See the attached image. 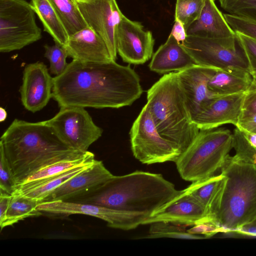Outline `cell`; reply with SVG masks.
<instances>
[{
	"label": "cell",
	"instance_id": "ab89813d",
	"mask_svg": "<svg viewBox=\"0 0 256 256\" xmlns=\"http://www.w3.org/2000/svg\"><path fill=\"white\" fill-rule=\"evenodd\" d=\"M12 196L0 192V224L5 219Z\"/></svg>",
	"mask_w": 256,
	"mask_h": 256
},
{
	"label": "cell",
	"instance_id": "ffe728a7",
	"mask_svg": "<svg viewBox=\"0 0 256 256\" xmlns=\"http://www.w3.org/2000/svg\"><path fill=\"white\" fill-rule=\"evenodd\" d=\"M195 64L180 42L170 34L166 42L153 54L149 68L152 72L164 74L181 71Z\"/></svg>",
	"mask_w": 256,
	"mask_h": 256
},
{
	"label": "cell",
	"instance_id": "5bb4252c",
	"mask_svg": "<svg viewBox=\"0 0 256 256\" xmlns=\"http://www.w3.org/2000/svg\"><path fill=\"white\" fill-rule=\"evenodd\" d=\"M113 176L102 161L95 160L87 168L54 190L41 202H74L92 193Z\"/></svg>",
	"mask_w": 256,
	"mask_h": 256
},
{
	"label": "cell",
	"instance_id": "60d3db41",
	"mask_svg": "<svg viewBox=\"0 0 256 256\" xmlns=\"http://www.w3.org/2000/svg\"><path fill=\"white\" fill-rule=\"evenodd\" d=\"M234 232L248 236H256V218L239 228Z\"/></svg>",
	"mask_w": 256,
	"mask_h": 256
},
{
	"label": "cell",
	"instance_id": "44dd1931",
	"mask_svg": "<svg viewBox=\"0 0 256 256\" xmlns=\"http://www.w3.org/2000/svg\"><path fill=\"white\" fill-rule=\"evenodd\" d=\"M187 36L222 38L236 35L218 9L214 0H204L199 17L186 29Z\"/></svg>",
	"mask_w": 256,
	"mask_h": 256
},
{
	"label": "cell",
	"instance_id": "836d02e7",
	"mask_svg": "<svg viewBox=\"0 0 256 256\" xmlns=\"http://www.w3.org/2000/svg\"><path fill=\"white\" fill-rule=\"evenodd\" d=\"M187 232L190 234L202 235L206 238L211 237L218 232H226L218 222L213 218L206 216L196 222Z\"/></svg>",
	"mask_w": 256,
	"mask_h": 256
},
{
	"label": "cell",
	"instance_id": "2e32d148",
	"mask_svg": "<svg viewBox=\"0 0 256 256\" xmlns=\"http://www.w3.org/2000/svg\"><path fill=\"white\" fill-rule=\"evenodd\" d=\"M216 70L195 64L177 72L192 120L214 98L218 97L214 96L208 88L209 80Z\"/></svg>",
	"mask_w": 256,
	"mask_h": 256
},
{
	"label": "cell",
	"instance_id": "30bf717a",
	"mask_svg": "<svg viewBox=\"0 0 256 256\" xmlns=\"http://www.w3.org/2000/svg\"><path fill=\"white\" fill-rule=\"evenodd\" d=\"M60 140L68 146L82 152L102 135V129L96 126L84 108L66 106L46 120Z\"/></svg>",
	"mask_w": 256,
	"mask_h": 256
},
{
	"label": "cell",
	"instance_id": "1f68e13d",
	"mask_svg": "<svg viewBox=\"0 0 256 256\" xmlns=\"http://www.w3.org/2000/svg\"><path fill=\"white\" fill-rule=\"evenodd\" d=\"M44 48V56L50 64V72L56 76L62 74L68 64L66 58L68 56L66 49L57 43L52 46L45 44Z\"/></svg>",
	"mask_w": 256,
	"mask_h": 256
},
{
	"label": "cell",
	"instance_id": "6da1fadb",
	"mask_svg": "<svg viewBox=\"0 0 256 256\" xmlns=\"http://www.w3.org/2000/svg\"><path fill=\"white\" fill-rule=\"evenodd\" d=\"M143 90L138 74L116 60H72L53 78L52 98L61 107L118 108L130 106Z\"/></svg>",
	"mask_w": 256,
	"mask_h": 256
},
{
	"label": "cell",
	"instance_id": "7a4b0ae2",
	"mask_svg": "<svg viewBox=\"0 0 256 256\" xmlns=\"http://www.w3.org/2000/svg\"><path fill=\"white\" fill-rule=\"evenodd\" d=\"M0 144L12 169L17 187L48 165L82 156L88 152H82L68 146L46 120L32 122L15 118L1 136Z\"/></svg>",
	"mask_w": 256,
	"mask_h": 256
},
{
	"label": "cell",
	"instance_id": "4fadbf2b",
	"mask_svg": "<svg viewBox=\"0 0 256 256\" xmlns=\"http://www.w3.org/2000/svg\"><path fill=\"white\" fill-rule=\"evenodd\" d=\"M117 52L129 64H144L152 58L154 44L152 32L146 30L142 23L122 15L116 29Z\"/></svg>",
	"mask_w": 256,
	"mask_h": 256
},
{
	"label": "cell",
	"instance_id": "4316f807",
	"mask_svg": "<svg viewBox=\"0 0 256 256\" xmlns=\"http://www.w3.org/2000/svg\"><path fill=\"white\" fill-rule=\"evenodd\" d=\"M62 22L68 36L88 27L76 0H48Z\"/></svg>",
	"mask_w": 256,
	"mask_h": 256
},
{
	"label": "cell",
	"instance_id": "b9f144b4",
	"mask_svg": "<svg viewBox=\"0 0 256 256\" xmlns=\"http://www.w3.org/2000/svg\"><path fill=\"white\" fill-rule=\"evenodd\" d=\"M242 132L250 145L254 148H256V133L244 132Z\"/></svg>",
	"mask_w": 256,
	"mask_h": 256
},
{
	"label": "cell",
	"instance_id": "d6a6232c",
	"mask_svg": "<svg viewBox=\"0 0 256 256\" xmlns=\"http://www.w3.org/2000/svg\"><path fill=\"white\" fill-rule=\"evenodd\" d=\"M16 188L12 169L0 144V192L12 195Z\"/></svg>",
	"mask_w": 256,
	"mask_h": 256
},
{
	"label": "cell",
	"instance_id": "9c48e42d",
	"mask_svg": "<svg viewBox=\"0 0 256 256\" xmlns=\"http://www.w3.org/2000/svg\"><path fill=\"white\" fill-rule=\"evenodd\" d=\"M180 44L196 64L215 69L236 68L249 71L236 34L222 38L187 36Z\"/></svg>",
	"mask_w": 256,
	"mask_h": 256
},
{
	"label": "cell",
	"instance_id": "603a6c76",
	"mask_svg": "<svg viewBox=\"0 0 256 256\" xmlns=\"http://www.w3.org/2000/svg\"><path fill=\"white\" fill-rule=\"evenodd\" d=\"M225 182L226 177L221 172L218 175L192 182L186 188L189 193L204 208L207 216L216 220Z\"/></svg>",
	"mask_w": 256,
	"mask_h": 256
},
{
	"label": "cell",
	"instance_id": "f35d334b",
	"mask_svg": "<svg viewBox=\"0 0 256 256\" xmlns=\"http://www.w3.org/2000/svg\"><path fill=\"white\" fill-rule=\"evenodd\" d=\"M170 34L180 43L184 42L187 36L186 28L182 23L178 20L174 18V23Z\"/></svg>",
	"mask_w": 256,
	"mask_h": 256
},
{
	"label": "cell",
	"instance_id": "52a82bcc",
	"mask_svg": "<svg viewBox=\"0 0 256 256\" xmlns=\"http://www.w3.org/2000/svg\"><path fill=\"white\" fill-rule=\"evenodd\" d=\"M36 13L26 0H0V52L20 50L42 37Z\"/></svg>",
	"mask_w": 256,
	"mask_h": 256
},
{
	"label": "cell",
	"instance_id": "7c38bea8",
	"mask_svg": "<svg viewBox=\"0 0 256 256\" xmlns=\"http://www.w3.org/2000/svg\"><path fill=\"white\" fill-rule=\"evenodd\" d=\"M88 26L104 42L113 60L117 58L116 29L123 14L116 0H76Z\"/></svg>",
	"mask_w": 256,
	"mask_h": 256
},
{
	"label": "cell",
	"instance_id": "8992f818",
	"mask_svg": "<svg viewBox=\"0 0 256 256\" xmlns=\"http://www.w3.org/2000/svg\"><path fill=\"white\" fill-rule=\"evenodd\" d=\"M233 148L232 134L226 128L201 130L175 162L181 178L192 182L214 175Z\"/></svg>",
	"mask_w": 256,
	"mask_h": 256
},
{
	"label": "cell",
	"instance_id": "5b68a950",
	"mask_svg": "<svg viewBox=\"0 0 256 256\" xmlns=\"http://www.w3.org/2000/svg\"><path fill=\"white\" fill-rule=\"evenodd\" d=\"M226 182L216 220L226 233L256 218V166L236 154L220 168Z\"/></svg>",
	"mask_w": 256,
	"mask_h": 256
},
{
	"label": "cell",
	"instance_id": "4dcf8cb0",
	"mask_svg": "<svg viewBox=\"0 0 256 256\" xmlns=\"http://www.w3.org/2000/svg\"><path fill=\"white\" fill-rule=\"evenodd\" d=\"M228 14L256 22V0H218Z\"/></svg>",
	"mask_w": 256,
	"mask_h": 256
},
{
	"label": "cell",
	"instance_id": "ba28073f",
	"mask_svg": "<svg viewBox=\"0 0 256 256\" xmlns=\"http://www.w3.org/2000/svg\"><path fill=\"white\" fill-rule=\"evenodd\" d=\"M130 136L133 155L144 164L175 162L180 155L158 132L147 104L133 122Z\"/></svg>",
	"mask_w": 256,
	"mask_h": 256
},
{
	"label": "cell",
	"instance_id": "ac0fdd59",
	"mask_svg": "<svg viewBox=\"0 0 256 256\" xmlns=\"http://www.w3.org/2000/svg\"><path fill=\"white\" fill-rule=\"evenodd\" d=\"M244 93L216 97L194 118V122L200 130L216 128L226 124L236 126L241 114Z\"/></svg>",
	"mask_w": 256,
	"mask_h": 256
},
{
	"label": "cell",
	"instance_id": "8fae6325",
	"mask_svg": "<svg viewBox=\"0 0 256 256\" xmlns=\"http://www.w3.org/2000/svg\"><path fill=\"white\" fill-rule=\"evenodd\" d=\"M36 209L42 213L62 215L82 214L92 216L106 222L109 227L124 230L134 229L142 225L148 218L140 214L95 204L62 200L41 202L37 205Z\"/></svg>",
	"mask_w": 256,
	"mask_h": 256
},
{
	"label": "cell",
	"instance_id": "277c9868",
	"mask_svg": "<svg viewBox=\"0 0 256 256\" xmlns=\"http://www.w3.org/2000/svg\"><path fill=\"white\" fill-rule=\"evenodd\" d=\"M159 133L182 154L200 129L192 120L177 72L164 74L147 92V103Z\"/></svg>",
	"mask_w": 256,
	"mask_h": 256
},
{
	"label": "cell",
	"instance_id": "e0dca14e",
	"mask_svg": "<svg viewBox=\"0 0 256 256\" xmlns=\"http://www.w3.org/2000/svg\"><path fill=\"white\" fill-rule=\"evenodd\" d=\"M206 216L204 208L186 188L180 190L172 200L148 218L142 225L164 222L184 226H194L196 221Z\"/></svg>",
	"mask_w": 256,
	"mask_h": 256
},
{
	"label": "cell",
	"instance_id": "484cf974",
	"mask_svg": "<svg viewBox=\"0 0 256 256\" xmlns=\"http://www.w3.org/2000/svg\"><path fill=\"white\" fill-rule=\"evenodd\" d=\"M38 204V202L25 196L12 195L5 219L0 224V230L26 218L42 215V212L36 209Z\"/></svg>",
	"mask_w": 256,
	"mask_h": 256
},
{
	"label": "cell",
	"instance_id": "9a60e30c",
	"mask_svg": "<svg viewBox=\"0 0 256 256\" xmlns=\"http://www.w3.org/2000/svg\"><path fill=\"white\" fill-rule=\"evenodd\" d=\"M52 86L53 78L44 62L26 64L20 89L23 106L33 113L42 110L52 98Z\"/></svg>",
	"mask_w": 256,
	"mask_h": 256
},
{
	"label": "cell",
	"instance_id": "3957f363",
	"mask_svg": "<svg viewBox=\"0 0 256 256\" xmlns=\"http://www.w3.org/2000/svg\"><path fill=\"white\" fill-rule=\"evenodd\" d=\"M180 192L161 174L136 170L113 176L104 184L75 202L89 204L150 217Z\"/></svg>",
	"mask_w": 256,
	"mask_h": 256
},
{
	"label": "cell",
	"instance_id": "d4e9b609",
	"mask_svg": "<svg viewBox=\"0 0 256 256\" xmlns=\"http://www.w3.org/2000/svg\"><path fill=\"white\" fill-rule=\"evenodd\" d=\"M42 23L44 30L55 43L64 46L69 36L58 15L48 0H30V2Z\"/></svg>",
	"mask_w": 256,
	"mask_h": 256
},
{
	"label": "cell",
	"instance_id": "7402d4cb",
	"mask_svg": "<svg viewBox=\"0 0 256 256\" xmlns=\"http://www.w3.org/2000/svg\"><path fill=\"white\" fill-rule=\"evenodd\" d=\"M252 81L248 70L236 68L217 69L209 80L208 88L214 96L244 93Z\"/></svg>",
	"mask_w": 256,
	"mask_h": 256
},
{
	"label": "cell",
	"instance_id": "e575fe53",
	"mask_svg": "<svg viewBox=\"0 0 256 256\" xmlns=\"http://www.w3.org/2000/svg\"><path fill=\"white\" fill-rule=\"evenodd\" d=\"M247 60L252 78H256V40L235 32Z\"/></svg>",
	"mask_w": 256,
	"mask_h": 256
},
{
	"label": "cell",
	"instance_id": "f1b7e54d",
	"mask_svg": "<svg viewBox=\"0 0 256 256\" xmlns=\"http://www.w3.org/2000/svg\"><path fill=\"white\" fill-rule=\"evenodd\" d=\"M168 238L188 240L205 238L200 235L190 234L184 230L183 225L170 222H156L150 224L148 234L144 238Z\"/></svg>",
	"mask_w": 256,
	"mask_h": 256
},
{
	"label": "cell",
	"instance_id": "f546056e",
	"mask_svg": "<svg viewBox=\"0 0 256 256\" xmlns=\"http://www.w3.org/2000/svg\"><path fill=\"white\" fill-rule=\"evenodd\" d=\"M204 0H176L174 18L184 24L186 30L200 16Z\"/></svg>",
	"mask_w": 256,
	"mask_h": 256
},
{
	"label": "cell",
	"instance_id": "74e56055",
	"mask_svg": "<svg viewBox=\"0 0 256 256\" xmlns=\"http://www.w3.org/2000/svg\"><path fill=\"white\" fill-rule=\"evenodd\" d=\"M236 127L242 132L256 133V113L240 118Z\"/></svg>",
	"mask_w": 256,
	"mask_h": 256
},
{
	"label": "cell",
	"instance_id": "d6986e66",
	"mask_svg": "<svg viewBox=\"0 0 256 256\" xmlns=\"http://www.w3.org/2000/svg\"><path fill=\"white\" fill-rule=\"evenodd\" d=\"M63 46L74 60L92 62L114 60L104 42L89 27L70 36Z\"/></svg>",
	"mask_w": 256,
	"mask_h": 256
},
{
	"label": "cell",
	"instance_id": "d590c367",
	"mask_svg": "<svg viewBox=\"0 0 256 256\" xmlns=\"http://www.w3.org/2000/svg\"><path fill=\"white\" fill-rule=\"evenodd\" d=\"M224 16L231 28L234 32L256 40V22L234 16L228 14Z\"/></svg>",
	"mask_w": 256,
	"mask_h": 256
},
{
	"label": "cell",
	"instance_id": "cb8c5ba5",
	"mask_svg": "<svg viewBox=\"0 0 256 256\" xmlns=\"http://www.w3.org/2000/svg\"><path fill=\"white\" fill-rule=\"evenodd\" d=\"M94 160L78 166L57 175L22 184L17 187L13 194L25 196L40 203L52 191L72 176L87 168Z\"/></svg>",
	"mask_w": 256,
	"mask_h": 256
},
{
	"label": "cell",
	"instance_id": "8d00e7d4",
	"mask_svg": "<svg viewBox=\"0 0 256 256\" xmlns=\"http://www.w3.org/2000/svg\"><path fill=\"white\" fill-rule=\"evenodd\" d=\"M256 113V78L252 81L244 93L242 112L240 118Z\"/></svg>",
	"mask_w": 256,
	"mask_h": 256
},
{
	"label": "cell",
	"instance_id": "83f0119b",
	"mask_svg": "<svg viewBox=\"0 0 256 256\" xmlns=\"http://www.w3.org/2000/svg\"><path fill=\"white\" fill-rule=\"evenodd\" d=\"M94 160V154L88 151L86 154L82 156L57 161L39 170L30 176L22 184L57 175Z\"/></svg>",
	"mask_w": 256,
	"mask_h": 256
},
{
	"label": "cell",
	"instance_id": "7bdbcfd3",
	"mask_svg": "<svg viewBox=\"0 0 256 256\" xmlns=\"http://www.w3.org/2000/svg\"><path fill=\"white\" fill-rule=\"evenodd\" d=\"M7 116V113L6 110L2 108H0V122H2L5 120Z\"/></svg>",
	"mask_w": 256,
	"mask_h": 256
}]
</instances>
